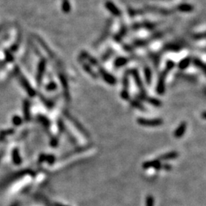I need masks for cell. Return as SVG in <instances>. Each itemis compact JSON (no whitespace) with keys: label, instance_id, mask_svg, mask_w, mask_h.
<instances>
[{"label":"cell","instance_id":"cell-8","mask_svg":"<svg viewBox=\"0 0 206 206\" xmlns=\"http://www.w3.org/2000/svg\"><path fill=\"white\" fill-rule=\"evenodd\" d=\"M25 109H24V112H25V117L26 120H28V117H29V103L27 101L25 102Z\"/></svg>","mask_w":206,"mask_h":206},{"label":"cell","instance_id":"cell-4","mask_svg":"<svg viewBox=\"0 0 206 206\" xmlns=\"http://www.w3.org/2000/svg\"><path fill=\"white\" fill-rule=\"evenodd\" d=\"M177 9L180 11H183V12H189V11H192L193 7L189 4H181L177 7Z\"/></svg>","mask_w":206,"mask_h":206},{"label":"cell","instance_id":"cell-5","mask_svg":"<svg viewBox=\"0 0 206 206\" xmlns=\"http://www.w3.org/2000/svg\"><path fill=\"white\" fill-rule=\"evenodd\" d=\"M12 159H13V162H14L15 164L19 165V164L21 163V158H20L19 150H18L17 149H15L14 151H13Z\"/></svg>","mask_w":206,"mask_h":206},{"label":"cell","instance_id":"cell-11","mask_svg":"<svg viewBox=\"0 0 206 206\" xmlns=\"http://www.w3.org/2000/svg\"><path fill=\"white\" fill-rule=\"evenodd\" d=\"M13 123H14L16 125H19L21 123V119H20L19 116H15V117L13 118Z\"/></svg>","mask_w":206,"mask_h":206},{"label":"cell","instance_id":"cell-3","mask_svg":"<svg viewBox=\"0 0 206 206\" xmlns=\"http://www.w3.org/2000/svg\"><path fill=\"white\" fill-rule=\"evenodd\" d=\"M20 81H21V84L25 86V89L27 90V92H28V93L30 94V96H34V90L32 89L31 86L28 84V83L27 82V80L25 79L24 76H21V77H20Z\"/></svg>","mask_w":206,"mask_h":206},{"label":"cell","instance_id":"cell-9","mask_svg":"<svg viewBox=\"0 0 206 206\" xmlns=\"http://www.w3.org/2000/svg\"><path fill=\"white\" fill-rule=\"evenodd\" d=\"M186 129V124H181L180 127L178 129V131H177V133H176V135H177V137H179V136H180L181 134H182L184 133V131H185Z\"/></svg>","mask_w":206,"mask_h":206},{"label":"cell","instance_id":"cell-2","mask_svg":"<svg viewBox=\"0 0 206 206\" xmlns=\"http://www.w3.org/2000/svg\"><path fill=\"white\" fill-rule=\"evenodd\" d=\"M138 122L144 126H158L162 122L159 120H146V119H141L138 120Z\"/></svg>","mask_w":206,"mask_h":206},{"label":"cell","instance_id":"cell-10","mask_svg":"<svg viewBox=\"0 0 206 206\" xmlns=\"http://www.w3.org/2000/svg\"><path fill=\"white\" fill-rule=\"evenodd\" d=\"M147 206H154V200L152 196H148L147 198V202H146Z\"/></svg>","mask_w":206,"mask_h":206},{"label":"cell","instance_id":"cell-7","mask_svg":"<svg viewBox=\"0 0 206 206\" xmlns=\"http://www.w3.org/2000/svg\"><path fill=\"white\" fill-rule=\"evenodd\" d=\"M63 11L66 13L70 11V5H69L68 0H64L63 2Z\"/></svg>","mask_w":206,"mask_h":206},{"label":"cell","instance_id":"cell-1","mask_svg":"<svg viewBox=\"0 0 206 206\" xmlns=\"http://www.w3.org/2000/svg\"><path fill=\"white\" fill-rule=\"evenodd\" d=\"M105 7L107 8V9L109 10L111 13H112L114 16H119L121 15V11H119V9H118V7L115 6V5L113 4L112 2H111V1L106 2Z\"/></svg>","mask_w":206,"mask_h":206},{"label":"cell","instance_id":"cell-6","mask_svg":"<svg viewBox=\"0 0 206 206\" xmlns=\"http://www.w3.org/2000/svg\"><path fill=\"white\" fill-rule=\"evenodd\" d=\"M44 66H45V63L44 61H41L39 65V69H38V81L40 82L41 81V78L42 77L43 73H44Z\"/></svg>","mask_w":206,"mask_h":206}]
</instances>
